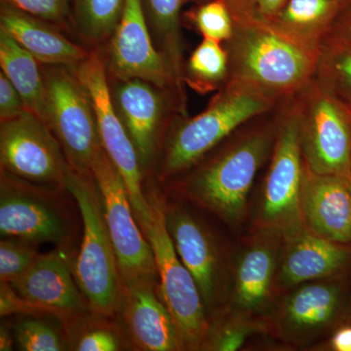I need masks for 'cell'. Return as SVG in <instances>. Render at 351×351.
Here are the masks:
<instances>
[{
  "mask_svg": "<svg viewBox=\"0 0 351 351\" xmlns=\"http://www.w3.org/2000/svg\"><path fill=\"white\" fill-rule=\"evenodd\" d=\"M343 3V0H288L274 21L297 36L322 43Z\"/></svg>",
  "mask_w": 351,
  "mask_h": 351,
  "instance_id": "25",
  "label": "cell"
},
{
  "mask_svg": "<svg viewBox=\"0 0 351 351\" xmlns=\"http://www.w3.org/2000/svg\"><path fill=\"white\" fill-rule=\"evenodd\" d=\"M105 58L108 77L138 78L152 83L169 95L178 112L186 114L184 91L170 64L152 40L144 0H125Z\"/></svg>",
  "mask_w": 351,
  "mask_h": 351,
  "instance_id": "11",
  "label": "cell"
},
{
  "mask_svg": "<svg viewBox=\"0 0 351 351\" xmlns=\"http://www.w3.org/2000/svg\"><path fill=\"white\" fill-rule=\"evenodd\" d=\"M151 219L143 228L158 272L161 298L175 321L182 350H201L210 317L191 271L182 262L168 232L165 205L157 196L149 198Z\"/></svg>",
  "mask_w": 351,
  "mask_h": 351,
  "instance_id": "6",
  "label": "cell"
},
{
  "mask_svg": "<svg viewBox=\"0 0 351 351\" xmlns=\"http://www.w3.org/2000/svg\"><path fill=\"white\" fill-rule=\"evenodd\" d=\"M304 158L300 142L297 112L279 124L269 171L263 182L251 226L292 232L304 226L301 213V189Z\"/></svg>",
  "mask_w": 351,
  "mask_h": 351,
  "instance_id": "12",
  "label": "cell"
},
{
  "mask_svg": "<svg viewBox=\"0 0 351 351\" xmlns=\"http://www.w3.org/2000/svg\"><path fill=\"white\" fill-rule=\"evenodd\" d=\"M64 188L73 195L83 221V239L73 274L88 307L98 316H112L123 302V282L104 213L103 200L92 173L68 165Z\"/></svg>",
  "mask_w": 351,
  "mask_h": 351,
  "instance_id": "3",
  "label": "cell"
},
{
  "mask_svg": "<svg viewBox=\"0 0 351 351\" xmlns=\"http://www.w3.org/2000/svg\"><path fill=\"white\" fill-rule=\"evenodd\" d=\"M193 1H199V0H193Z\"/></svg>",
  "mask_w": 351,
  "mask_h": 351,
  "instance_id": "43",
  "label": "cell"
},
{
  "mask_svg": "<svg viewBox=\"0 0 351 351\" xmlns=\"http://www.w3.org/2000/svg\"><path fill=\"white\" fill-rule=\"evenodd\" d=\"M346 179H348V186H350V200H351V168L348 174L346 176Z\"/></svg>",
  "mask_w": 351,
  "mask_h": 351,
  "instance_id": "41",
  "label": "cell"
},
{
  "mask_svg": "<svg viewBox=\"0 0 351 351\" xmlns=\"http://www.w3.org/2000/svg\"><path fill=\"white\" fill-rule=\"evenodd\" d=\"M325 38L351 43V0H343L341 10Z\"/></svg>",
  "mask_w": 351,
  "mask_h": 351,
  "instance_id": "36",
  "label": "cell"
},
{
  "mask_svg": "<svg viewBox=\"0 0 351 351\" xmlns=\"http://www.w3.org/2000/svg\"><path fill=\"white\" fill-rule=\"evenodd\" d=\"M164 207L176 251L193 274L211 320L225 308L232 255L221 252L212 232L193 214L179 206Z\"/></svg>",
  "mask_w": 351,
  "mask_h": 351,
  "instance_id": "15",
  "label": "cell"
},
{
  "mask_svg": "<svg viewBox=\"0 0 351 351\" xmlns=\"http://www.w3.org/2000/svg\"><path fill=\"white\" fill-rule=\"evenodd\" d=\"M316 75L323 89L351 108V43L325 38Z\"/></svg>",
  "mask_w": 351,
  "mask_h": 351,
  "instance_id": "27",
  "label": "cell"
},
{
  "mask_svg": "<svg viewBox=\"0 0 351 351\" xmlns=\"http://www.w3.org/2000/svg\"><path fill=\"white\" fill-rule=\"evenodd\" d=\"M298 110L302 158L316 174L346 176L351 168V108L319 84Z\"/></svg>",
  "mask_w": 351,
  "mask_h": 351,
  "instance_id": "13",
  "label": "cell"
},
{
  "mask_svg": "<svg viewBox=\"0 0 351 351\" xmlns=\"http://www.w3.org/2000/svg\"><path fill=\"white\" fill-rule=\"evenodd\" d=\"M186 0H144L145 17L157 50L162 53L184 91V64L180 13Z\"/></svg>",
  "mask_w": 351,
  "mask_h": 351,
  "instance_id": "24",
  "label": "cell"
},
{
  "mask_svg": "<svg viewBox=\"0 0 351 351\" xmlns=\"http://www.w3.org/2000/svg\"><path fill=\"white\" fill-rule=\"evenodd\" d=\"M121 348L119 337L107 327H96L87 330L78 338L75 350L117 351Z\"/></svg>",
  "mask_w": 351,
  "mask_h": 351,
  "instance_id": "34",
  "label": "cell"
},
{
  "mask_svg": "<svg viewBox=\"0 0 351 351\" xmlns=\"http://www.w3.org/2000/svg\"><path fill=\"white\" fill-rule=\"evenodd\" d=\"M282 234L277 271L279 295L308 281L351 276V245L323 239L304 226Z\"/></svg>",
  "mask_w": 351,
  "mask_h": 351,
  "instance_id": "17",
  "label": "cell"
},
{
  "mask_svg": "<svg viewBox=\"0 0 351 351\" xmlns=\"http://www.w3.org/2000/svg\"><path fill=\"white\" fill-rule=\"evenodd\" d=\"M265 321L248 319L223 313L212 318L201 350L235 351L241 350L249 339L267 337Z\"/></svg>",
  "mask_w": 351,
  "mask_h": 351,
  "instance_id": "29",
  "label": "cell"
},
{
  "mask_svg": "<svg viewBox=\"0 0 351 351\" xmlns=\"http://www.w3.org/2000/svg\"><path fill=\"white\" fill-rule=\"evenodd\" d=\"M15 337L21 350L62 351L68 348L54 327L34 318L21 321L16 328Z\"/></svg>",
  "mask_w": 351,
  "mask_h": 351,
  "instance_id": "30",
  "label": "cell"
},
{
  "mask_svg": "<svg viewBox=\"0 0 351 351\" xmlns=\"http://www.w3.org/2000/svg\"><path fill=\"white\" fill-rule=\"evenodd\" d=\"M351 276L299 284L279 295L267 318V337L292 350H319L350 321Z\"/></svg>",
  "mask_w": 351,
  "mask_h": 351,
  "instance_id": "5",
  "label": "cell"
},
{
  "mask_svg": "<svg viewBox=\"0 0 351 351\" xmlns=\"http://www.w3.org/2000/svg\"><path fill=\"white\" fill-rule=\"evenodd\" d=\"M350 321H351V288H350Z\"/></svg>",
  "mask_w": 351,
  "mask_h": 351,
  "instance_id": "42",
  "label": "cell"
},
{
  "mask_svg": "<svg viewBox=\"0 0 351 351\" xmlns=\"http://www.w3.org/2000/svg\"><path fill=\"white\" fill-rule=\"evenodd\" d=\"M0 66L29 112L43 119L45 85L41 64L0 27Z\"/></svg>",
  "mask_w": 351,
  "mask_h": 351,
  "instance_id": "23",
  "label": "cell"
},
{
  "mask_svg": "<svg viewBox=\"0 0 351 351\" xmlns=\"http://www.w3.org/2000/svg\"><path fill=\"white\" fill-rule=\"evenodd\" d=\"M112 104L137 151L141 166L149 162L157 136L172 98L152 83L138 78H110Z\"/></svg>",
  "mask_w": 351,
  "mask_h": 351,
  "instance_id": "19",
  "label": "cell"
},
{
  "mask_svg": "<svg viewBox=\"0 0 351 351\" xmlns=\"http://www.w3.org/2000/svg\"><path fill=\"white\" fill-rule=\"evenodd\" d=\"M73 270L63 252L39 255L17 280L9 283L34 308L64 320L75 319L86 309L85 297L76 283Z\"/></svg>",
  "mask_w": 351,
  "mask_h": 351,
  "instance_id": "18",
  "label": "cell"
},
{
  "mask_svg": "<svg viewBox=\"0 0 351 351\" xmlns=\"http://www.w3.org/2000/svg\"><path fill=\"white\" fill-rule=\"evenodd\" d=\"M319 350L351 351V321L337 328Z\"/></svg>",
  "mask_w": 351,
  "mask_h": 351,
  "instance_id": "37",
  "label": "cell"
},
{
  "mask_svg": "<svg viewBox=\"0 0 351 351\" xmlns=\"http://www.w3.org/2000/svg\"><path fill=\"white\" fill-rule=\"evenodd\" d=\"M287 2L288 0H254L255 14L263 19L274 20Z\"/></svg>",
  "mask_w": 351,
  "mask_h": 351,
  "instance_id": "38",
  "label": "cell"
},
{
  "mask_svg": "<svg viewBox=\"0 0 351 351\" xmlns=\"http://www.w3.org/2000/svg\"><path fill=\"white\" fill-rule=\"evenodd\" d=\"M228 5L232 18L239 16L251 15L254 13V0H223Z\"/></svg>",
  "mask_w": 351,
  "mask_h": 351,
  "instance_id": "39",
  "label": "cell"
},
{
  "mask_svg": "<svg viewBox=\"0 0 351 351\" xmlns=\"http://www.w3.org/2000/svg\"><path fill=\"white\" fill-rule=\"evenodd\" d=\"M91 173L101 193L123 285L143 280L156 282L158 272L151 244L138 228L123 179L103 145L95 154Z\"/></svg>",
  "mask_w": 351,
  "mask_h": 351,
  "instance_id": "10",
  "label": "cell"
},
{
  "mask_svg": "<svg viewBox=\"0 0 351 351\" xmlns=\"http://www.w3.org/2000/svg\"><path fill=\"white\" fill-rule=\"evenodd\" d=\"M34 245L14 239H2L0 242V279L13 283L34 265L39 254Z\"/></svg>",
  "mask_w": 351,
  "mask_h": 351,
  "instance_id": "31",
  "label": "cell"
},
{
  "mask_svg": "<svg viewBox=\"0 0 351 351\" xmlns=\"http://www.w3.org/2000/svg\"><path fill=\"white\" fill-rule=\"evenodd\" d=\"M195 23L204 38L228 41L234 29L232 12L223 0H212L203 4L195 12Z\"/></svg>",
  "mask_w": 351,
  "mask_h": 351,
  "instance_id": "32",
  "label": "cell"
},
{
  "mask_svg": "<svg viewBox=\"0 0 351 351\" xmlns=\"http://www.w3.org/2000/svg\"><path fill=\"white\" fill-rule=\"evenodd\" d=\"M124 4L125 0H73V27L90 50L108 43Z\"/></svg>",
  "mask_w": 351,
  "mask_h": 351,
  "instance_id": "26",
  "label": "cell"
},
{
  "mask_svg": "<svg viewBox=\"0 0 351 351\" xmlns=\"http://www.w3.org/2000/svg\"><path fill=\"white\" fill-rule=\"evenodd\" d=\"M282 242L280 230L251 226L230 258L223 313L248 319L267 320L279 297L277 271Z\"/></svg>",
  "mask_w": 351,
  "mask_h": 351,
  "instance_id": "7",
  "label": "cell"
},
{
  "mask_svg": "<svg viewBox=\"0 0 351 351\" xmlns=\"http://www.w3.org/2000/svg\"><path fill=\"white\" fill-rule=\"evenodd\" d=\"M232 80L274 97L300 91L316 73L321 45L256 14L233 17Z\"/></svg>",
  "mask_w": 351,
  "mask_h": 351,
  "instance_id": "1",
  "label": "cell"
},
{
  "mask_svg": "<svg viewBox=\"0 0 351 351\" xmlns=\"http://www.w3.org/2000/svg\"><path fill=\"white\" fill-rule=\"evenodd\" d=\"M93 107L101 145L123 179L140 228L151 219V205L142 188V166L137 151L120 120L110 94L105 55L91 50L89 56L73 66Z\"/></svg>",
  "mask_w": 351,
  "mask_h": 351,
  "instance_id": "9",
  "label": "cell"
},
{
  "mask_svg": "<svg viewBox=\"0 0 351 351\" xmlns=\"http://www.w3.org/2000/svg\"><path fill=\"white\" fill-rule=\"evenodd\" d=\"M0 162L20 179L64 188L68 160L49 127L34 113L1 121Z\"/></svg>",
  "mask_w": 351,
  "mask_h": 351,
  "instance_id": "16",
  "label": "cell"
},
{
  "mask_svg": "<svg viewBox=\"0 0 351 351\" xmlns=\"http://www.w3.org/2000/svg\"><path fill=\"white\" fill-rule=\"evenodd\" d=\"M13 350V339L10 332L2 325L0 328V350L9 351Z\"/></svg>",
  "mask_w": 351,
  "mask_h": 351,
  "instance_id": "40",
  "label": "cell"
},
{
  "mask_svg": "<svg viewBox=\"0 0 351 351\" xmlns=\"http://www.w3.org/2000/svg\"><path fill=\"white\" fill-rule=\"evenodd\" d=\"M156 281L124 284V316L132 341L145 351L182 350L175 321L156 290Z\"/></svg>",
  "mask_w": 351,
  "mask_h": 351,
  "instance_id": "21",
  "label": "cell"
},
{
  "mask_svg": "<svg viewBox=\"0 0 351 351\" xmlns=\"http://www.w3.org/2000/svg\"><path fill=\"white\" fill-rule=\"evenodd\" d=\"M274 101V97L258 88L230 80L204 112L184 120L172 132L161 177L168 179L191 169L240 126L269 110Z\"/></svg>",
  "mask_w": 351,
  "mask_h": 351,
  "instance_id": "4",
  "label": "cell"
},
{
  "mask_svg": "<svg viewBox=\"0 0 351 351\" xmlns=\"http://www.w3.org/2000/svg\"><path fill=\"white\" fill-rule=\"evenodd\" d=\"M0 27L27 52L46 66L73 68L89 56L91 50L73 43L59 27L8 4L1 3Z\"/></svg>",
  "mask_w": 351,
  "mask_h": 351,
  "instance_id": "22",
  "label": "cell"
},
{
  "mask_svg": "<svg viewBox=\"0 0 351 351\" xmlns=\"http://www.w3.org/2000/svg\"><path fill=\"white\" fill-rule=\"evenodd\" d=\"M228 51L219 41L204 38L189 58L184 82L201 93L212 91L228 75Z\"/></svg>",
  "mask_w": 351,
  "mask_h": 351,
  "instance_id": "28",
  "label": "cell"
},
{
  "mask_svg": "<svg viewBox=\"0 0 351 351\" xmlns=\"http://www.w3.org/2000/svg\"><path fill=\"white\" fill-rule=\"evenodd\" d=\"M29 112L24 100L3 73H0V122L16 119Z\"/></svg>",
  "mask_w": 351,
  "mask_h": 351,
  "instance_id": "35",
  "label": "cell"
},
{
  "mask_svg": "<svg viewBox=\"0 0 351 351\" xmlns=\"http://www.w3.org/2000/svg\"><path fill=\"white\" fill-rule=\"evenodd\" d=\"M300 203L307 230L337 243L351 245V200L346 176L316 174L304 162Z\"/></svg>",
  "mask_w": 351,
  "mask_h": 351,
  "instance_id": "20",
  "label": "cell"
},
{
  "mask_svg": "<svg viewBox=\"0 0 351 351\" xmlns=\"http://www.w3.org/2000/svg\"><path fill=\"white\" fill-rule=\"evenodd\" d=\"M57 27H73V0H1Z\"/></svg>",
  "mask_w": 351,
  "mask_h": 351,
  "instance_id": "33",
  "label": "cell"
},
{
  "mask_svg": "<svg viewBox=\"0 0 351 351\" xmlns=\"http://www.w3.org/2000/svg\"><path fill=\"white\" fill-rule=\"evenodd\" d=\"M41 69L45 85L43 120L59 141L69 165L91 173L101 143L86 90L73 68L41 64Z\"/></svg>",
  "mask_w": 351,
  "mask_h": 351,
  "instance_id": "8",
  "label": "cell"
},
{
  "mask_svg": "<svg viewBox=\"0 0 351 351\" xmlns=\"http://www.w3.org/2000/svg\"><path fill=\"white\" fill-rule=\"evenodd\" d=\"M51 191L1 169L0 233L2 239L32 245L68 241L69 225L61 204Z\"/></svg>",
  "mask_w": 351,
  "mask_h": 351,
  "instance_id": "14",
  "label": "cell"
},
{
  "mask_svg": "<svg viewBox=\"0 0 351 351\" xmlns=\"http://www.w3.org/2000/svg\"><path fill=\"white\" fill-rule=\"evenodd\" d=\"M278 127L247 132L193 171L182 193L240 232L250 216V193L258 172L274 149Z\"/></svg>",
  "mask_w": 351,
  "mask_h": 351,
  "instance_id": "2",
  "label": "cell"
}]
</instances>
